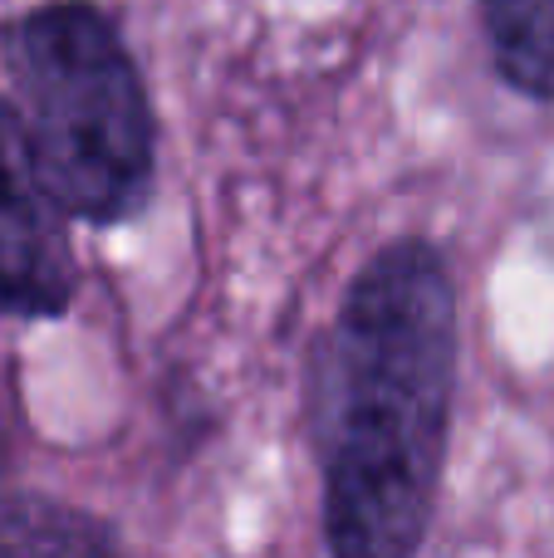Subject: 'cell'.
<instances>
[{"mask_svg": "<svg viewBox=\"0 0 554 558\" xmlns=\"http://www.w3.org/2000/svg\"><path fill=\"white\" fill-rule=\"evenodd\" d=\"M20 128L64 216L118 226L153 196V108L123 35L98 5L55 0L0 39Z\"/></svg>", "mask_w": 554, "mask_h": 558, "instance_id": "2", "label": "cell"}, {"mask_svg": "<svg viewBox=\"0 0 554 558\" xmlns=\"http://www.w3.org/2000/svg\"><path fill=\"white\" fill-rule=\"evenodd\" d=\"M496 69L516 94L554 104V0H481Z\"/></svg>", "mask_w": 554, "mask_h": 558, "instance_id": "5", "label": "cell"}, {"mask_svg": "<svg viewBox=\"0 0 554 558\" xmlns=\"http://www.w3.org/2000/svg\"><path fill=\"white\" fill-rule=\"evenodd\" d=\"M457 289L427 241L359 270L314 348L310 432L334 558H418L447 456Z\"/></svg>", "mask_w": 554, "mask_h": 558, "instance_id": "1", "label": "cell"}, {"mask_svg": "<svg viewBox=\"0 0 554 558\" xmlns=\"http://www.w3.org/2000/svg\"><path fill=\"white\" fill-rule=\"evenodd\" d=\"M74 299L64 211L35 167L20 113L0 98V308L55 318Z\"/></svg>", "mask_w": 554, "mask_h": 558, "instance_id": "3", "label": "cell"}, {"mask_svg": "<svg viewBox=\"0 0 554 558\" xmlns=\"http://www.w3.org/2000/svg\"><path fill=\"white\" fill-rule=\"evenodd\" d=\"M0 558H118V539L104 520L45 495L0 500Z\"/></svg>", "mask_w": 554, "mask_h": 558, "instance_id": "4", "label": "cell"}]
</instances>
